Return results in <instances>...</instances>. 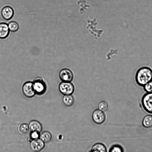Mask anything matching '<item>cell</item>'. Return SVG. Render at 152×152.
Segmentation results:
<instances>
[{
  "label": "cell",
  "mask_w": 152,
  "mask_h": 152,
  "mask_svg": "<svg viewBox=\"0 0 152 152\" xmlns=\"http://www.w3.org/2000/svg\"><path fill=\"white\" fill-rule=\"evenodd\" d=\"M135 79L139 86H143L152 80V69L147 66L141 67L136 73Z\"/></svg>",
  "instance_id": "obj_1"
},
{
  "label": "cell",
  "mask_w": 152,
  "mask_h": 152,
  "mask_svg": "<svg viewBox=\"0 0 152 152\" xmlns=\"http://www.w3.org/2000/svg\"><path fill=\"white\" fill-rule=\"evenodd\" d=\"M142 107L145 110L152 114V93H146L142 96L141 100Z\"/></svg>",
  "instance_id": "obj_2"
},
{
  "label": "cell",
  "mask_w": 152,
  "mask_h": 152,
  "mask_svg": "<svg viewBox=\"0 0 152 152\" xmlns=\"http://www.w3.org/2000/svg\"><path fill=\"white\" fill-rule=\"evenodd\" d=\"M60 92L64 95H72L75 90V87L70 82L62 81L59 85Z\"/></svg>",
  "instance_id": "obj_3"
},
{
  "label": "cell",
  "mask_w": 152,
  "mask_h": 152,
  "mask_svg": "<svg viewBox=\"0 0 152 152\" xmlns=\"http://www.w3.org/2000/svg\"><path fill=\"white\" fill-rule=\"evenodd\" d=\"M33 84L36 93L38 94H41L45 91L46 84L42 79L40 78L36 79L33 82Z\"/></svg>",
  "instance_id": "obj_4"
},
{
  "label": "cell",
  "mask_w": 152,
  "mask_h": 152,
  "mask_svg": "<svg viewBox=\"0 0 152 152\" xmlns=\"http://www.w3.org/2000/svg\"><path fill=\"white\" fill-rule=\"evenodd\" d=\"M22 91L24 95L29 98L32 97L36 94L33 86V83L28 81L26 82L22 87Z\"/></svg>",
  "instance_id": "obj_5"
},
{
  "label": "cell",
  "mask_w": 152,
  "mask_h": 152,
  "mask_svg": "<svg viewBox=\"0 0 152 152\" xmlns=\"http://www.w3.org/2000/svg\"><path fill=\"white\" fill-rule=\"evenodd\" d=\"M92 117L94 122L97 124H102L106 119L105 115L104 112L99 109H96L93 111Z\"/></svg>",
  "instance_id": "obj_6"
},
{
  "label": "cell",
  "mask_w": 152,
  "mask_h": 152,
  "mask_svg": "<svg viewBox=\"0 0 152 152\" xmlns=\"http://www.w3.org/2000/svg\"><path fill=\"white\" fill-rule=\"evenodd\" d=\"M59 77L62 81L71 82L73 78V75L72 71L67 68L61 69L59 74Z\"/></svg>",
  "instance_id": "obj_7"
},
{
  "label": "cell",
  "mask_w": 152,
  "mask_h": 152,
  "mask_svg": "<svg viewBox=\"0 0 152 152\" xmlns=\"http://www.w3.org/2000/svg\"><path fill=\"white\" fill-rule=\"evenodd\" d=\"M30 146L31 149L34 151H39L45 147V142L40 139L33 140L30 142Z\"/></svg>",
  "instance_id": "obj_8"
},
{
  "label": "cell",
  "mask_w": 152,
  "mask_h": 152,
  "mask_svg": "<svg viewBox=\"0 0 152 152\" xmlns=\"http://www.w3.org/2000/svg\"><path fill=\"white\" fill-rule=\"evenodd\" d=\"M1 14L2 17L5 20H9L11 19L14 14L13 8L10 6L4 7L1 10Z\"/></svg>",
  "instance_id": "obj_9"
},
{
  "label": "cell",
  "mask_w": 152,
  "mask_h": 152,
  "mask_svg": "<svg viewBox=\"0 0 152 152\" xmlns=\"http://www.w3.org/2000/svg\"><path fill=\"white\" fill-rule=\"evenodd\" d=\"M29 129L31 132H37L39 133L42 129L41 123L37 121L32 120L30 122L28 125Z\"/></svg>",
  "instance_id": "obj_10"
},
{
  "label": "cell",
  "mask_w": 152,
  "mask_h": 152,
  "mask_svg": "<svg viewBox=\"0 0 152 152\" xmlns=\"http://www.w3.org/2000/svg\"><path fill=\"white\" fill-rule=\"evenodd\" d=\"M10 31L8 24L4 23H0V38H6L9 34Z\"/></svg>",
  "instance_id": "obj_11"
},
{
  "label": "cell",
  "mask_w": 152,
  "mask_h": 152,
  "mask_svg": "<svg viewBox=\"0 0 152 152\" xmlns=\"http://www.w3.org/2000/svg\"><path fill=\"white\" fill-rule=\"evenodd\" d=\"M91 151L92 152H106L107 151V148L103 144L98 142L95 143L92 146Z\"/></svg>",
  "instance_id": "obj_12"
},
{
  "label": "cell",
  "mask_w": 152,
  "mask_h": 152,
  "mask_svg": "<svg viewBox=\"0 0 152 152\" xmlns=\"http://www.w3.org/2000/svg\"><path fill=\"white\" fill-rule=\"evenodd\" d=\"M142 124L143 127L149 128L152 127V115L150 114L146 115L143 118Z\"/></svg>",
  "instance_id": "obj_13"
},
{
  "label": "cell",
  "mask_w": 152,
  "mask_h": 152,
  "mask_svg": "<svg viewBox=\"0 0 152 152\" xmlns=\"http://www.w3.org/2000/svg\"><path fill=\"white\" fill-rule=\"evenodd\" d=\"M62 101L66 106L70 107L74 104V99L72 95H64L62 98Z\"/></svg>",
  "instance_id": "obj_14"
},
{
  "label": "cell",
  "mask_w": 152,
  "mask_h": 152,
  "mask_svg": "<svg viewBox=\"0 0 152 152\" xmlns=\"http://www.w3.org/2000/svg\"><path fill=\"white\" fill-rule=\"evenodd\" d=\"M52 135L48 132L45 131L43 132L39 136L40 139L44 142H48L51 140Z\"/></svg>",
  "instance_id": "obj_15"
},
{
  "label": "cell",
  "mask_w": 152,
  "mask_h": 152,
  "mask_svg": "<svg viewBox=\"0 0 152 152\" xmlns=\"http://www.w3.org/2000/svg\"><path fill=\"white\" fill-rule=\"evenodd\" d=\"M8 26L10 31L12 32L17 31L19 29V26L18 23L15 21H12L10 22Z\"/></svg>",
  "instance_id": "obj_16"
},
{
  "label": "cell",
  "mask_w": 152,
  "mask_h": 152,
  "mask_svg": "<svg viewBox=\"0 0 152 152\" xmlns=\"http://www.w3.org/2000/svg\"><path fill=\"white\" fill-rule=\"evenodd\" d=\"M98 108L100 110L104 112L106 111L108 108V105L107 103L105 101H102L98 104Z\"/></svg>",
  "instance_id": "obj_17"
},
{
  "label": "cell",
  "mask_w": 152,
  "mask_h": 152,
  "mask_svg": "<svg viewBox=\"0 0 152 152\" xmlns=\"http://www.w3.org/2000/svg\"><path fill=\"white\" fill-rule=\"evenodd\" d=\"M124 151L123 148L121 145H113L109 151L110 152H122Z\"/></svg>",
  "instance_id": "obj_18"
},
{
  "label": "cell",
  "mask_w": 152,
  "mask_h": 152,
  "mask_svg": "<svg viewBox=\"0 0 152 152\" xmlns=\"http://www.w3.org/2000/svg\"><path fill=\"white\" fill-rule=\"evenodd\" d=\"M19 129L21 133L26 134L29 131L28 125L26 124H23L20 126Z\"/></svg>",
  "instance_id": "obj_19"
},
{
  "label": "cell",
  "mask_w": 152,
  "mask_h": 152,
  "mask_svg": "<svg viewBox=\"0 0 152 152\" xmlns=\"http://www.w3.org/2000/svg\"><path fill=\"white\" fill-rule=\"evenodd\" d=\"M145 91L147 93H152V80L150 81L143 86Z\"/></svg>",
  "instance_id": "obj_20"
},
{
  "label": "cell",
  "mask_w": 152,
  "mask_h": 152,
  "mask_svg": "<svg viewBox=\"0 0 152 152\" xmlns=\"http://www.w3.org/2000/svg\"><path fill=\"white\" fill-rule=\"evenodd\" d=\"M39 136V132L35 131L31 132L30 134V137L33 140L38 139Z\"/></svg>",
  "instance_id": "obj_21"
}]
</instances>
